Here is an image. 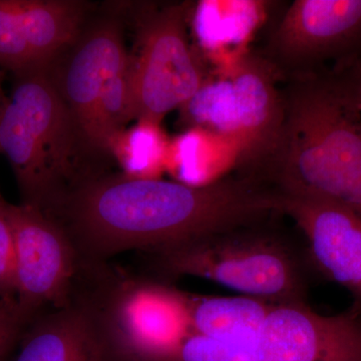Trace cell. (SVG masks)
Segmentation results:
<instances>
[{
    "label": "cell",
    "instance_id": "ffe728a7",
    "mask_svg": "<svg viewBox=\"0 0 361 361\" xmlns=\"http://www.w3.org/2000/svg\"><path fill=\"white\" fill-rule=\"evenodd\" d=\"M8 205L0 193V301L11 302L16 300V244Z\"/></svg>",
    "mask_w": 361,
    "mask_h": 361
},
{
    "label": "cell",
    "instance_id": "603a6c76",
    "mask_svg": "<svg viewBox=\"0 0 361 361\" xmlns=\"http://www.w3.org/2000/svg\"><path fill=\"white\" fill-rule=\"evenodd\" d=\"M4 94H2L1 89H0V106H1L2 102H4Z\"/></svg>",
    "mask_w": 361,
    "mask_h": 361
},
{
    "label": "cell",
    "instance_id": "e0dca14e",
    "mask_svg": "<svg viewBox=\"0 0 361 361\" xmlns=\"http://www.w3.org/2000/svg\"><path fill=\"white\" fill-rule=\"evenodd\" d=\"M195 334L256 345L271 303L252 297H215L188 293Z\"/></svg>",
    "mask_w": 361,
    "mask_h": 361
},
{
    "label": "cell",
    "instance_id": "30bf717a",
    "mask_svg": "<svg viewBox=\"0 0 361 361\" xmlns=\"http://www.w3.org/2000/svg\"><path fill=\"white\" fill-rule=\"evenodd\" d=\"M257 361H361V308L322 315L305 301L271 304L256 344Z\"/></svg>",
    "mask_w": 361,
    "mask_h": 361
},
{
    "label": "cell",
    "instance_id": "52a82bcc",
    "mask_svg": "<svg viewBox=\"0 0 361 361\" xmlns=\"http://www.w3.org/2000/svg\"><path fill=\"white\" fill-rule=\"evenodd\" d=\"M264 56L283 80L361 58V0H295L271 35Z\"/></svg>",
    "mask_w": 361,
    "mask_h": 361
},
{
    "label": "cell",
    "instance_id": "2e32d148",
    "mask_svg": "<svg viewBox=\"0 0 361 361\" xmlns=\"http://www.w3.org/2000/svg\"><path fill=\"white\" fill-rule=\"evenodd\" d=\"M243 159L241 144L232 137L203 129L188 128L171 139L167 169L177 182L203 187L239 170Z\"/></svg>",
    "mask_w": 361,
    "mask_h": 361
},
{
    "label": "cell",
    "instance_id": "8fae6325",
    "mask_svg": "<svg viewBox=\"0 0 361 361\" xmlns=\"http://www.w3.org/2000/svg\"><path fill=\"white\" fill-rule=\"evenodd\" d=\"M87 11L75 0H0V68H49L77 42Z\"/></svg>",
    "mask_w": 361,
    "mask_h": 361
},
{
    "label": "cell",
    "instance_id": "277c9868",
    "mask_svg": "<svg viewBox=\"0 0 361 361\" xmlns=\"http://www.w3.org/2000/svg\"><path fill=\"white\" fill-rule=\"evenodd\" d=\"M259 225L214 233L146 254L148 274L159 281L204 278L271 304L305 301V277L297 255Z\"/></svg>",
    "mask_w": 361,
    "mask_h": 361
},
{
    "label": "cell",
    "instance_id": "9a60e30c",
    "mask_svg": "<svg viewBox=\"0 0 361 361\" xmlns=\"http://www.w3.org/2000/svg\"><path fill=\"white\" fill-rule=\"evenodd\" d=\"M269 6L261 0H201L192 4L189 27L213 73H226L251 51L249 44L267 20Z\"/></svg>",
    "mask_w": 361,
    "mask_h": 361
},
{
    "label": "cell",
    "instance_id": "ac0fdd59",
    "mask_svg": "<svg viewBox=\"0 0 361 361\" xmlns=\"http://www.w3.org/2000/svg\"><path fill=\"white\" fill-rule=\"evenodd\" d=\"M171 137L161 123L137 120L120 133L111 142L113 154L125 175L137 179H158L167 169Z\"/></svg>",
    "mask_w": 361,
    "mask_h": 361
},
{
    "label": "cell",
    "instance_id": "5b68a950",
    "mask_svg": "<svg viewBox=\"0 0 361 361\" xmlns=\"http://www.w3.org/2000/svg\"><path fill=\"white\" fill-rule=\"evenodd\" d=\"M192 4H170L142 18L134 51L129 54L130 87L137 120L163 122L182 108L209 75L190 44Z\"/></svg>",
    "mask_w": 361,
    "mask_h": 361
},
{
    "label": "cell",
    "instance_id": "d6986e66",
    "mask_svg": "<svg viewBox=\"0 0 361 361\" xmlns=\"http://www.w3.org/2000/svg\"><path fill=\"white\" fill-rule=\"evenodd\" d=\"M165 361H257L256 345L190 334Z\"/></svg>",
    "mask_w": 361,
    "mask_h": 361
},
{
    "label": "cell",
    "instance_id": "7402d4cb",
    "mask_svg": "<svg viewBox=\"0 0 361 361\" xmlns=\"http://www.w3.org/2000/svg\"><path fill=\"white\" fill-rule=\"evenodd\" d=\"M350 97L361 118V58L331 68Z\"/></svg>",
    "mask_w": 361,
    "mask_h": 361
},
{
    "label": "cell",
    "instance_id": "8992f818",
    "mask_svg": "<svg viewBox=\"0 0 361 361\" xmlns=\"http://www.w3.org/2000/svg\"><path fill=\"white\" fill-rule=\"evenodd\" d=\"M8 216L16 244V304L30 324L71 305L101 265L85 264L63 226L39 209L9 203Z\"/></svg>",
    "mask_w": 361,
    "mask_h": 361
},
{
    "label": "cell",
    "instance_id": "ba28073f",
    "mask_svg": "<svg viewBox=\"0 0 361 361\" xmlns=\"http://www.w3.org/2000/svg\"><path fill=\"white\" fill-rule=\"evenodd\" d=\"M106 304L132 361H165L194 332L188 293L167 282L116 269Z\"/></svg>",
    "mask_w": 361,
    "mask_h": 361
},
{
    "label": "cell",
    "instance_id": "7c38bea8",
    "mask_svg": "<svg viewBox=\"0 0 361 361\" xmlns=\"http://www.w3.org/2000/svg\"><path fill=\"white\" fill-rule=\"evenodd\" d=\"M243 145L239 174L258 178L279 144L284 123L283 80L263 54L249 51L229 71Z\"/></svg>",
    "mask_w": 361,
    "mask_h": 361
},
{
    "label": "cell",
    "instance_id": "44dd1931",
    "mask_svg": "<svg viewBox=\"0 0 361 361\" xmlns=\"http://www.w3.org/2000/svg\"><path fill=\"white\" fill-rule=\"evenodd\" d=\"M28 322L16 301H0V361H7L20 346Z\"/></svg>",
    "mask_w": 361,
    "mask_h": 361
},
{
    "label": "cell",
    "instance_id": "5bb4252c",
    "mask_svg": "<svg viewBox=\"0 0 361 361\" xmlns=\"http://www.w3.org/2000/svg\"><path fill=\"white\" fill-rule=\"evenodd\" d=\"M68 51L58 77L51 75L85 145L97 99L129 63L120 21L104 18L82 30Z\"/></svg>",
    "mask_w": 361,
    "mask_h": 361
},
{
    "label": "cell",
    "instance_id": "6da1fadb",
    "mask_svg": "<svg viewBox=\"0 0 361 361\" xmlns=\"http://www.w3.org/2000/svg\"><path fill=\"white\" fill-rule=\"evenodd\" d=\"M275 214H281L278 194L250 176L194 187L160 178L94 175L68 192L54 219L85 264L99 265L126 251H160L260 225Z\"/></svg>",
    "mask_w": 361,
    "mask_h": 361
},
{
    "label": "cell",
    "instance_id": "3957f363",
    "mask_svg": "<svg viewBox=\"0 0 361 361\" xmlns=\"http://www.w3.org/2000/svg\"><path fill=\"white\" fill-rule=\"evenodd\" d=\"M13 77L0 106V154L13 169L20 204L54 217L84 180L77 163L78 146L84 141L51 66Z\"/></svg>",
    "mask_w": 361,
    "mask_h": 361
},
{
    "label": "cell",
    "instance_id": "4fadbf2b",
    "mask_svg": "<svg viewBox=\"0 0 361 361\" xmlns=\"http://www.w3.org/2000/svg\"><path fill=\"white\" fill-rule=\"evenodd\" d=\"M278 197L280 213L290 217L307 240L313 264L350 292L361 308L360 214L336 202Z\"/></svg>",
    "mask_w": 361,
    "mask_h": 361
},
{
    "label": "cell",
    "instance_id": "7a4b0ae2",
    "mask_svg": "<svg viewBox=\"0 0 361 361\" xmlns=\"http://www.w3.org/2000/svg\"><path fill=\"white\" fill-rule=\"evenodd\" d=\"M282 92L281 137L259 179L282 196L361 215V118L336 71L283 80Z\"/></svg>",
    "mask_w": 361,
    "mask_h": 361
},
{
    "label": "cell",
    "instance_id": "9c48e42d",
    "mask_svg": "<svg viewBox=\"0 0 361 361\" xmlns=\"http://www.w3.org/2000/svg\"><path fill=\"white\" fill-rule=\"evenodd\" d=\"M113 275V270L108 271L71 305L32 320L16 361H132L106 311Z\"/></svg>",
    "mask_w": 361,
    "mask_h": 361
}]
</instances>
